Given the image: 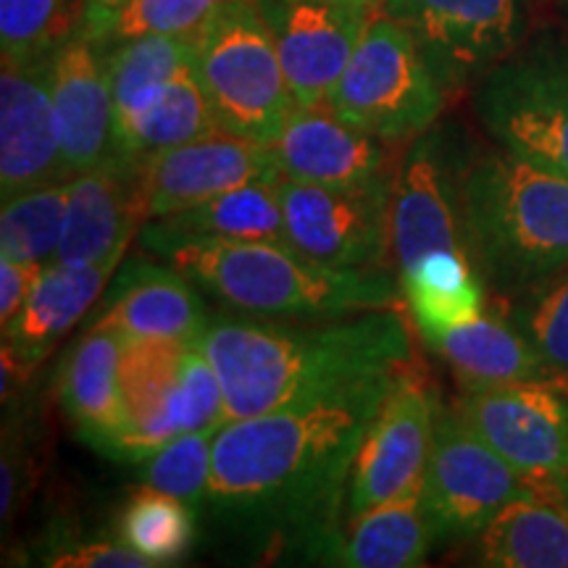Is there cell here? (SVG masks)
I'll use <instances>...</instances> for the list:
<instances>
[{
  "mask_svg": "<svg viewBox=\"0 0 568 568\" xmlns=\"http://www.w3.org/2000/svg\"><path fill=\"white\" fill-rule=\"evenodd\" d=\"M468 153L471 151L460 140L456 126L443 122L432 124L403 151L389 211L393 266L397 274L429 253L466 251L460 176Z\"/></svg>",
  "mask_w": 568,
  "mask_h": 568,
  "instance_id": "30bf717a",
  "label": "cell"
},
{
  "mask_svg": "<svg viewBox=\"0 0 568 568\" xmlns=\"http://www.w3.org/2000/svg\"><path fill=\"white\" fill-rule=\"evenodd\" d=\"M439 410L437 393L418 364L397 376L355 453L345 500L347 521L424 485Z\"/></svg>",
  "mask_w": 568,
  "mask_h": 568,
  "instance_id": "7c38bea8",
  "label": "cell"
},
{
  "mask_svg": "<svg viewBox=\"0 0 568 568\" xmlns=\"http://www.w3.org/2000/svg\"><path fill=\"white\" fill-rule=\"evenodd\" d=\"M272 145L224 130L163 148L138 163L142 224L261 180H280Z\"/></svg>",
  "mask_w": 568,
  "mask_h": 568,
  "instance_id": "5bb4252c",
  "label": "cell"
},
{
  "mask_svg": "<svg viewBox=\"0 0 568 568\" xmlns=\"http://www.w3.org/2000/svg\"><path fill=\"white\" fill-rule=\"evenodd\" d=\"M116 535L155 566H169L176 564L193 545L195 518L180 497L142 487L119 516Z\"/></svg>",
  "mask_w": 568,
  "mask_h": 568,
  "instance_id": "836d02e7",
  "label": "cell"
},
{
  "mask_svg": "<svg viewBox=\"0 0 568 568\" xmlns=\"http://www.w3.org/2000/svg\"><path fill=\"white\" fill-rule=\"evenodd\" d=\"M447 92L474 88L510 59L529 30L527 0H385Z\"/></svg>",
  "mask_w": 568,
  "mask_h": 568,
  "instance_id": "ba28073f",
  "label": "cell"
},
{
  "mask_svg": "<svg viewBox=\"0 0 568 568\" xmlns=\"http://www.w3.org/2000/svg\"><path fill=\"white\" fill-rule=\"evenodd\" d=\"M393 184L395 174L355 187H322L280 176L276 187L290 245L335 268H389Z\"/></svg>",
  "mask_w": 568,
  "mask_h": 568,
  "instance_id": "9c48e42d",
  "label": "cell"
},
{
  "mask_svg": "<svg viewBox=\"0 0 568 568\" xmlns=\"http://www.w3.org/2000/svg\"><path fill=\"white\" fill-rule=\"evenodd\" d=\"M40 264H21V261L0 258V326L9 329L13 318L21 314L27 297L42 274Z\"/></svg>",
  "mask_w": 568,
  "mask_h": 568,
  "instance_id": "74e56055",
  "label": "cell"
},
{
  "mask_svg": "<svg viewBox=\"0 0 568 568\" xmlns=\"http://www.w3.org/2000/svg\"><path fill=\"white\" fill-rule=\"evenodd\" d=\"M84 3V32L92 40L109 42L113 24L122 17L130 0H82Z\"/></svg>",
  "mask_w": 568,
  "mask_h": 568,
  "instance_id": "f35d334b",
  "label": "cell"
},
{
  "mask_svg": "<svg viewBox=\"0 0 568 568\" xmlns=\"http://www.w3.org/2000/svg\"><path fill=\"white\" fill-rule=\"evenodd\" d=\"M406 145L343 122L329 105L295 109L272 153L282 176L322 187H355L393 176Z\"/></svg>",
  "mask_w": 568,
  "mask_h": 568,
  "instance_id": "2e32d148",
  "label": "cell"
},
{
  "mask_svg": "<svg viewBox=\"0 0 568 568\" xmlns=\"http://www.w3.org/2000/svg\"><path fill=\"white\" fill-rule=\"evenodd\" d=\"M537 493L456 408L439 410L424 471V506L437 539L479 537L508 503Z\"/></svg>",
  "mask_w": 568,
  "mask_h": 568,
  "instance_id": "8fae6325",
  "label": "cell"
},
{
  "mask_svg": "<svg viewBox=\"0 0 568 568\" xmlns=\"http://www.w3.org/2000/svg\"><path fill=\"white\" fill-rule=\"evenodd\" d=\"M456 410L537 493L568 474V397L550 382L468 387Z\"/></svg>",
  "mask_w": 568,
  "mask_h": 568,
  "instance_id": "4fadbf2b",
  "label": "cell"
},
{
  "mask_svg": "<svg viewBox=\"0 0 568 568\" xmlns=\"http://www.w3.org/2000/svg\"><path fill=\"white\" fill-rule=\"evenodd\" d=\"M418 335L432 337L485 314V282L466 251H437L397 274Z\"/></svg>",
  "mask_w": 568,
  "mask_h": 568,
  "instance_id": "83f0119b",
  "label": "cell"
},
{
  "mask_svg": "<svg viewBox=\"0 0 568 568\" xmlns=\"http://www.w3.org/2000/svg\"><path fill=\"white\" fill-rule=\"evenodd\" d=\"M84 30L82 0H0V51L6 63L53 59Z\"/></svg>",
  "mask_w": 568,
  "mask_h": 568,
  "instance_id": "d6a6232c",
  "label": "cell"
},
{
  "mask_svg": "<svg viewBox=\"0 0 568 568\" xmlns=\"http://www.w3.org/2000/svg\"><path fill=\"white\" fill-rule=\"evenodd\" d=\"M122 347L116 332L90 326L59 376V400L77 435L111 458H122L126 437Z\"/></svg>",
  "mask_w": 568,
  "mask_h": 568,
  "instance_id": "7402d4cb",
  "label": "cell"
},
{
  "mask_svg": "<svg viewBox=\"0 0 568 568\" xmlns=\"http://www.w3.org/2000/svg\"><path fill=\"white\" fill-rule=\"evenodd\" d=\"M45 566L55 568H153L155 564L132 550L122 539L116 542H80L48 552Z\"/></svg>",
  "mask_w": 568,
  "mask_h": 568,
  "instance_id": "8d00e7d4",
  "label": "cell"
},
{
  "mask_svg": "<svg viewBox=\"0 0 568 568\" xmlns=\"http://www.w3.org/2000/svg\"><path fill=\"white\" fill-rule=\"evenodd\" d=\"M190 345L193 343L180 339H124L122 393L126 437L119 460H142L153 456L169 439L184 435L180 374Z\"/></svg>",
  "mask_w": 568,
  "mask_h": 568,
  "instance_id": "603a6c76",
  "label": "cell"
},
{
  "mask_svg": "<svg viewBox=\"0 0 568 568\" xmlns=\"http://www.w3.org/2000/svg\"><path fill=\"white\" fill-rule=\"evenodd\" d=\"M479 564L495 568H568V508L531 493L508 503L479 535Z\"/></svg>",
  "mask_w": 568,
  "mask_h": 568,
  "instance_id": "4316f807",
  "label": "cell"
},
{
  "mask_svg": "<svg viewBox=\"0 0 568 568\" xmlns=\"http://www.w3.org/2000/svg\"><path fill=\"white\" fill-rule=\"evenodd\" d=\"M500 301L503 316L527 337L550 385L568 393V266Z\"/></svg>",
  "mask_w": 568,
  "mask_h": 568,
  "instance_id": "4dcf8cb0",
  "label": "cell"
},
{
  "mask_svg": "<svg viewBox=\"0 0 568 568\" xmlns=\"http://www.w3.org/2000/svg\"><path fill=\"white\" fill-rule=\"evenodd\" d=\"M190 55H193V32L140 34V38L119 40V45L109 53L116 138L159 95L163 84L187 67Z\"/></svg>",
  "mask_w": 568,
  "mask_h": 568,
  "instance_id": "f546056e",
  "label": "cell"
},
{
  "mask_svg": "<svg viewBox=\"0 0 568 568\" xmlns=\"http://www.w3.org/2000/svg\"><path fill=\"white\" fill-rule=\"evenodd\" d=\"M142 251L172 264L213 301L261 318H335L400 303L389 268H335L290 245L166 237L140 226Z\"/></svg>",
  "mask_w": 568,
  "mask_h": 568,
  "instance_id": "3957f363",
  "label": "cell"
},
{
  "mask_svg": "<svg viewBox=\"0 0 568 568\" xmlns=\"http://www.w3.org/2000/svg\"><path fill=\"white\" fill-rule=\"evenodd\" d=\"M51 95L59 119L61 155L74 180L116 159V116L109 53L88 32H77L51 59Z\"/></svg>",
  "mask_w": 568,
  "mask_h": 568,
  "instance_id": "ac0fdd59",
  "label": "cell"
},
{
  "mask_svg": "<svg viewBox=\"0 0 568 568\" xmlns=\"http://www.w3.org/2000/svg\"><path fill=\"white\" fill-rule=\"evenodd\" d=\"M545 495H552V497H558L560 503H564V506L568 508V474H564V477H558L556 481H552L550 485V489Z\"/></svg>",
  "mask_w": 568,
  "mask_h": 568,
  "instance_id": "ab89813d",
  "label": "cell"
},
{
  "mask_svg": "<svg viewBox=\"0 0 568 568\" xmlns=\"http://www.w3.org/2000/svg\"><path fill=\"white\" fill-rule=\"evenodd\" d=\"M471 103L497 148L568 176V34L524 40L474 84Z\"/></svg>",
  "mask_w": 568,
  "mask_h": 568,
  "instance_id": "52a82bcc",
  "label": "cell"
},
{
  "mask_svg": "<svg viewBox=\"0 0 568 568\" xmlns=\"http://www.w3.org/2000/svg\"><path fill=\"white\" fill-rule=\"evenodd\" d=\"M297 109L326 105L374 9L339 0H258Z\"/></svg>",
  "mask_w": 568,
  "mask_h": 568,
  "instance_id": "9a60e30c",
  "label": "cell"
},
{
  "mask_svg": "<svg viewBox=\"0 0 568 568\" xmlns=\"http://www.w3.org/2000/svg\"><path fill=\"white\" fill-rule=\"evenodd\" d=\"M460 219L471 264L497 297L568 266V176L521 155H468Z\"/></svg>",
  "mask_w": 568,
  "mask_h": 568,
  "instance_id": "277c9868",
  "label": "cell"
},
{
  "mask_svg": "<svg viewBox=\"0 0 568 568\" xmlns=\"http://www.w3.org/2000/svg\"><path fill=\"white\" fill-rule=\"evenodd\" d=\"M560 3H564V11H566V17H568V0H560Z\"/></svg>",
  "mask_w": 568,
  "mask_h": 568,
  "instance_id": "b9f144b4",
  "label": "cell"
},
{
  "mask_svg": "<svg viewBox=\"0 0 568 568\" xmlns=\"http://www.w3.org/2000/svg\"><path fill=\"white\" fill-rule=\"evenodd\" d=\"M71 180L42 184L3 201L0 258L21 264H53L67 222Z\"/></svg>",
  "mask_w": 568,
  "mask_h": 568,
  "instance_id": "1f68e13d",
  "label": "cell"
},
{
  "mask_svg": "<svg viewBox=\"0 0 568 568\" xmlns=\"http://www.w3.org/2000/svg\"><path fill=\"white\" fill-rule=\"evenodd\" d=\"M437 531L426 514L422 487L368 508L347 521L335 564L351 568L424 566Z\"/></svg>",
  "mask_w": 568,
  "mask_h": 568,
  "instance_id": "d4e9b609",
  "label": "cell"
},
{
  "mask_svg": "<svg viewBox=\"0 0 568 568\" xmlns=\"http://www.w3.org/2000/svg\"><path fill=\"white\" fill-rule=\"evenodd\" d=\"M280 180H261L226 190V193L176 211L172 216L142 226L166 237L197 240H245V243L290 245L280 201ZM293 247V245H290Z\"/></svg>",
  "mask_w": 568,
  "mask_h": 568,
  "instance_id": "484cf974",
  "label": "cell"
},
{
  "mask_svg": "<svg viewBox=\"0 0 568 568\" xmlns=\"http://www.w3.org/2000/svg\"><path fill=\"white\" fill-rule=\"evenodd\" d=\"M222 0H130L113 24L109 42L140 34H190Z\"/></svg>",
  "mask_w": 568,
  "mask_h": 568,
  "instance_id": "d590c367",
  "label": "cell"
},
{
  "mask_svg": "<svg viewBox=\"0 0 568 568\" xmlns=\"http://www.w3.org/2000/svg\"><path fill=\"white\" fill-rule=\"evenodd\" d=\"M122 266L119 261L103 266H61L48 264L42 268L38 284L27 297L21 314L3 329V403L9 400L11 387L24 382L48 353L61 343L63 335L95 305L109 287L111 276Z\"/></svg>",
  "mask_w": 568,
  "mask_h": 568,
  "instance_id": "44dd1931",
  "label": "cell"
},
{
  "mask_svg": "<svg viewBox=\"0 0 568 568\" xmlns=\"http://www.w3.org/2000/svg\"><path fill=\"white\" fill-rule=\"evenodd\" d=\"M71 180L51 95V59L6 63L0 74V193L3 201Z\"/></svg>",
  "mask_w": 568,
  "mask_h": 568,
  "instance_id": "e0dca14e",
  "label": "cell"
},
{
  "mask_svg": "<svg viewBox=\"0 0 568 568\" xmlns=\"http://www.w3.org/2000/svg\"><path fill=\"white\" fill-rule=\"evenodd\" d=\"M424 343L453 368L464 389L508 382H548L527 337L506 316L481 314L477 322L424 337Z\"/></svg>",
  "mask_w": 568,
  "mask_h": 568,
  "instance_id": "cb8c5ba5",
  "label": "cell"
},
{
  "mask_svg": "<svg viewBox=\"0 0 568 568\" xmlns=\"http://www.w3.org/2000/svg\"><path fill=\"white\" fill-rule=\"evenodd\" d=\"M395 379L222 424L213 435L205 500L301 527L305 539L326 545V558H335L339 537L332 529L347 500L355 453Z\"/></svg>",
  "mask_w": 568,
  "mask_h": 568,
  "instance_id": "6da1fadb",
  "label": "cell"
},
{
  "mask_svg": "<svg viewBox=\"0 0 568 568\" xmlns=\"http://www.w3.org/2000/svg\"><path fill=\"white\" fill-rule=\"evenodd\" d=\"M213 435L216 429L184 432L161 445L153 456L142 458V487L161 489L184 503L205 500L211 485Z\"/></svg>",
  "mask_w": 568,
  "mask_h": 568,
  "instance_id": "e575fe53",
  "label": "cell"
},
{
  "mask_svg": "<svg viewBox=\"0 0 568 568\" xmlns=\"http://www.w3.org/2000/svg\"><path fill=\"white\" fill-rule=\"evenodd\" d=\"M197 347L222 385L224 424L358 393L416 364L410 329L395 305L311 326L211 316Z\"/></svg>",
  "mask_w": 568,
  "mask_h": 568,
  "instance_id": "7a4b0ae2",
  "label": "cell"
},
{
  "mask_svg": "<svg viewBox=\"0 0 568 568\" xmlns=\"http://www.w3.org/2000/svg\"><path fill=\"white\" fill-rule=\"evenodd\" d=\"M140 226L138 163L116 155L71 180L67 222L53 264L77 268L122 264Z\"/></svg>",
  "mask_w": 568,
  "mask_h": 568,
  "instance_id": "d6986e66",
  "label": "cell"
},
{
  "mask_svg": "<svg viewBox=\"0 0 568 568\" xmlns=\"http://www.w3.org/2000/svg\"><path fill=\"white\" fill-rule=\"evenodd\" d=\"M447 92L400 21L374 11L326 105L347 124L408 145L439 122Z\"/></svg>",
  "mask_w": 568,
  "mask_h": 568,
  "instance_id": "8992f818",
  "label": "cell"
},
{
  "mask_svg": "<svg viewBox=\"0 0 568 568\" xmlns=\"http://www.w3.org/2000/svg\"><path fill=\"white\" fill-rule=\"evenodd\" d=\"M190 61L224 132L280 138L297 105L258 0H222L193 32Z\"/></svg>",
  "mask_w": 568,
  "mask_h": 568,
  "instance_id": "5b68a950",
  "label": "cell"
},
{
  "mask_svg": "<svg viewBox=\"0 0 568 568\" xmlns=\"http://www.w3.org/2000/svg\"><path fill=\"white\" fill-rule=\"evenodd\" d=\"M339 3H355V6H366V9H382L385 0H339Z\"/></svg>",
  "mask_w": 568,
  "mask_h": 568,
  "instance_id": "60d3db41",
  "label": "cell"
},
{
  "mask_svg": "<svg viewBox=\"0 0 568 568\" xmlns=\"http://www.w3.org/2000/svg\"><path fill=\"white\" fill-rule=\"evenodd\" d=\"M219 130L222 126L213 116L209 98H205L193 71V61H190L124 126V132L116 138V148L122 159L140 163L145 155L163 151V148L182 145V142L205 138Z\"/></svg>",
  "mask_w": 568,
  "mask_h": 568,
  "instance_id": "f1b7e54d",
  "label": "cell"
},
{
  "mask_svg": "<svg viewBox=\"0 0 568 568\" xmlns=\"http://www.w3.org/2000/svg\"><path fill=\"white\" fill-rule=\"evenodd\" d=\"M209 318L201 290L187 276L166 261L159 264L140 255L119 266L116 282L92 326L116 332L124 339L197 343Z\"/></svg>",
  "mask_w": 568,
  "mask_h": 568,
  "instance_id": "ffe728a7",
  "label": "cell"
}]
</instances>
